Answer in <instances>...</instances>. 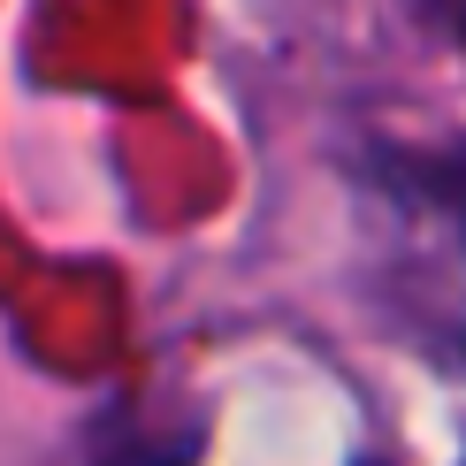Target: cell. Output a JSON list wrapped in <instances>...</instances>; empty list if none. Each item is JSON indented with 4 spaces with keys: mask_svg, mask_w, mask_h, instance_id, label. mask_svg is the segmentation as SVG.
I'll list each match as a JSON object with an SVG mask.
<instances>
[{
    "mask_svg": "<svg viewBox=\"0 0 466 466\" xmlns=\"http://www.w3.org/2000/svg\"><path fill=\"white\" fill-rule=\"evenodd\" d=\"M352 238L382 321L466 375V153H367L352 168Z\"/></svg>",
    "mask_w": 466,
    "mask_h": 466,
    "instance_id": "obj_1",
    "label": "cell"
}]
</instances>
